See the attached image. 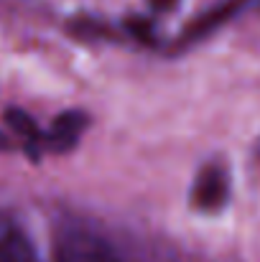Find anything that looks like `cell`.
Here are the masks:
<instances>
[{
  "label": "cell",
  "mask_w": 260,
  "mask_h": 262,
  "mask_svg": "<svg viewBox=\"0 0 260 262\" xmlns=\"http://www.w3.org/2000/svg\"><path fill=\"white\" fill-rule=\"evenodd\" d=\"M128 28L143 41V43H151L153 41V36H151V23L148 20H141V18H130V23H128Z\"/></svg>",
  "instance_id": "7"
},
{
  "label": "cell",
  "mask_w": 260,
  "mask_h": 262,
  "mask_svg": "<svg viewBox=\"0 0 260 262\" xmlns=\"http://www.w3.org/2000/svg\"><path fill=\"white\" fill-rule=\"evenodd\" d=\"M8 148H10V140H8V138L0 133V150H8Z\"/></svg>",
  "instance_id": "9"
},
{
  "label": "cell",
  "mask_w": 260,
  "mask_h": 262,
  "mask_svg": "<svg viewBox=\"0 0 260 262\" xmlns=\"http://www.w3.org/2000/svg\"><path fill=\"white\" fill-rule=\"evenodd\" d=\"M245 5H248V0H225L222 5H217V8L207 10L204 15H199L196 20H191V26L186 28V33L181 36V41H178V43H194V41H199V38H204V36L214 33L219 26H225L230 18H235Z\"/></svg>",
  "instance_id": "4"
},
{
  "label": "cell",
  "mask_w": 260,
  "mask_h": 262,
  "mask_svg": "<svg viewBox=\"0 0 260 262\" xmlns=\"http://www.w3.org/2000/svg\"><path fill=\"white\" fill-rule=\"evenodd\" d=\"M85 127H87V117L82 112H74V110L72 112H62L51 122L49 133L41 138V143H46L51 150H69V148L77 145V140L85 133Z\"/></svg>",
  "instance_id": "5"
},
{
  "label": "cell",
  "mask_w": 260,
  "mask_h": 262,
  "mask_svg": "<svg viewBox=\"0 0 260 262\" xmlns=\"http://www.w3.org/2000/svg\"><path fill=\"white\" fill-rule=\"evenodd\" d=\"M156 10H171V8H176V3L178 0H148Z\"/></svg>",
  "instance_id": "8"
},
{
  "label": "cell",
  "mask_w": 260,
  "mask_h": 262,
  "mask_svg": "<svg viewBox=\"0 0 260 262\" xmlns=\"http://www.w3.org/2000/svg\"><path fill=\"white\" fill-rule=\"evenodd\" d=\"M5 120H8V125L23 138V143H26V148L31 150V156L36 158L38 156V148H41V133H38V127H36V122L26 115V112H21V110H8L5 112Z\"/></svg>",
  "instance_id": "6"
},
{
  "label": "cell",
  "mask_w": 260,
  "mask_h": 262,
  "mask_svg": "<svg viewBox=\"0 0 260 262\" xmlns=\"http://www.w3.org/2000/svg\"><path fill=\"white\" fill-rule=\"evenodd\" d=\"M54 262H123L117 252L87 229H67L54 242Z\"/></svg>",
  "instance_id": "1"
},
{
  "label": "cell",
  "mask_w": 260,
  "mask_h": 262,
  "mask_svg": "<svg viewBox=\"0 0 260 262\" xmlns=\"http://www.w3.org/2000/svg\"><path fill=\"white\" fill-rule=\"evenodd\" d=\"M230 199V176L222 166H204L191 188V204L199 211H219Z\"/></svg>",
  "instance_id": "2"
},
{
  "label": "cell",
  "mask_w": 260,
  "mask_h": 262,
  "mask_svg": "<svg viewBox=\"0 0 260 262\" xmlns=\"http://www.w3.org/2000/svg\"><path fill=\"white\" fill-rule=\"evenodd\" d=\"M0 262H41L26 232L5 214H0Z\"/></svg>",
  "instance_id": "3"
}]
</instances>
